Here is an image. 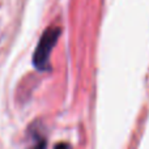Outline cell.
<instances>
[{"label": "cell", "instance_id": "cell-2", "mask_svg": "<svg viewBox=\"0 0 149 149\" xmlns=\"http://www.w3.org/2000/svg\"><path fill=\"white\" fill-rule=\"evenodd\" d=\"M55 149H70V148H68L67 144H59V145L55 147Z\"/></svg>", "mask_w": 149, "mask_h": 149}, {"label": "cell", "instance_id": "cell-1", "mask_svg": "<svg viewBox=\"0 0 149 149\" xmlns=\"http://www.w3.org/2000/svg\"><path fill=\"white\" fill-rule=\"evenodd\" d=\"M60 34V29L59 28H51L47 29L43 33L41 41L38 43L36 52H34V58L33 62L38 70H46L49 67V59H50V54L51 50L54 49L55 43L58 41V37Z\"/></svg>", "mask_w": 149, "mask_h": 149}]
</instances>
